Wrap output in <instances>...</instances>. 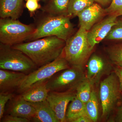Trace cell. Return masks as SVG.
<instances>
[{"instance_id": "cell-7", "label": "cell", "mask_w": 122, "mask_h": 122, "mask_svg": "<svg viewBox=\"0 0 122 122\" xmlns=\"http://www.w3.org/2000/svg\"><path fill=\"white\" fill-rule=\"evenodd\" d=\"M37 68L33 62L20 51L0 43V69L28 75Z\"/></svg>"}, {"instance_id": "cell-5", "label": "cell", "mask_w": 122, "mask_h": 122, "mask_svg": "<svg viewBox=\"0 0 122 122\" xmlns=\"http://www.w3.org/2000/svg\"><path fill=\"white\" fill-rule=\"evenodd\" d=\"M36 29L32 24L26 25L9 18L0 19V42L12 46L28 41Z\"/></svg>"}, {"instance_id": "cell-35", "label": "cell", "mask_w": 122, "mask_h": 122, "mask_svg": "<svg viewBox=\"0 0 122 122\" xmlns=\"http://www.w3.org/2000/svg\"><path fill=\"white\" fill-rule=\"evenodd\" d=\"M37 0L38 1L40 0Z\"/></svg>"}, {"instance_id": "cell-15", "label": "cell", "mask_w": 122, "mask_h": 122, "mask_svg": "<svg viewBox=\"0 0 122 122\" xmlns=\"http://www.w3.org/2000/svg\"><path fill=\"white\" fill-rule=\"evenodd\" d=\"M23 0H0L1 18L17 20L24 10Z\"/></svg>"}, {"instance_id": "cell-14", "label": "cell", "mask_w": 122, "mask_h": 122, "mask_svg": "<svg viewBox=\"0 0 122 122\" xmlns=\"http://www.w3.org/2000/svg\"><path fill=\"white\" fill-rule=\"evenodd\" d=\"M106 14L105 9H103L99 4L94 3L77 15L79 26L88 31Z\"/></svg>"}, {"instance_id": "cell-16", "label": "cell", "mask_w": 122, "mask_h": 122, "mask_svg": "<svg viewBox=\"0 0 122 122\" xmlns=\"http://www.w3.org/2000/svg\"><path fill=\"white\" fill-rule=\"evenodd\" d=\"M36 111V116L33 119L34 122H59L47 100L39 102H29Z\"/></svg>"}, {"instance_id": "cell-11", "label": "cell", "mask_w": 122, "mask_h": 122, "mask_svg": "<svg viewBox=\"0 0 122 122\" xmlns=\"http://www.w3.org/2000/svg\"><path fill=\"white\" fill-rule=\"evenodd\" d=\"M6 114L25 118L31 121L35 117L36 111L29 102L21 95L14 96L9 100L5 109Z\"/></svg>"}, {"instance_id": "cell-25", "label": "cell", "mask_w": 122, "mask_h": 122, "mask_svg": "<svg viewBox=\"0 0 122 122\" xmlns=\"http://www.w3.org/2000/svg\"><path fill=\"white\" fill-rule=\"evenodd\" d=\"M106 14L118 17L122 16V0H112L108 8L105 9Z\"/></svg>"}, {"instance_id": "cell-32", "label": "cell", "mask_w": 122, "mask_h": 122, "mask_svg": "<svg viewBox=\"0 0 122 122\" xmlns=\"http://www.w3.org/2000/svg\"><path fill=\"white\" fill-rule=\"evenodd\" d=\"M112 0H94V1L99 4L103 6H106L110 4Z\"/></svg>"}, {"instance_id": "cell-31", "label": "cell", "mask_w": 122, "mask_h": 122, "mask_svg": "<svg viewBox=\"0 0 122 122\" xmlns=\"http://www.w3.org/2000/svg\"><path fill=\"white\" fill-rule=\"evenodd\" d=\"M113 71L117 77L120 83V88L122 91V68L117 66H113Z\"/></svg>"}, {"instance_id": "cell-29", "label": "cell", "mask_w": 122, "mask_h": 122, "mask_svg": "<svg viewBox=\"0 0 122 122\" xmlns=\"http://www.w3.org/2000/svg\"><path fill=\"white\" fill-rule=\"evenodd\" d=\"M115 115L112 119V122H122V102H120L116 107L115 111Z\"/></svg>"}, {"instance_id": "cell-8", "label": "cell", "mask_w": 122, "mask_h": 122, "mask_svg": "<svg viewBox=\"0 0 122 122\" xmlns=\"http://www.w3.org/2000/svg\"><path fill=\"white\" fill-rule=\"evenodd\" d=\"M70 66L62 53L55 61L37 68L27 75L17 91L21 93L37 83L48 81L57 72L68 69Z\"/></svg>"}, {"instance_id": "cell-9", "label": "cell", "mask_w": 122, "mask_h": 122, "mask_svg": "<svg viewBox=\"0 0 122 122\" xmlns=\"http://www.w3.org/2000/svg\"><path fill=\"white\" fill-rule=\"evenodd\" d=\"M113 72V65L110 61L97 54L91 56L86 63V78L93 86L98 84L103 77Z\"/></svg>"}, {"instance_id": "cell-36", "label": "cell", "mask_w": 122, "mask_h": 122, "mask_svg": "<svg viewBox=\"0 0 122 122\" xmlns=\"http://www.w3.org/2000/svg\"></svg>"}, {"instance_id": "cell-6", "label": "cell", "mask_w": 122, "mask_h": 122, "mask_svg": "<svg viewBox=\"0 0 122 122\" xmlns=\"http://www.w3.org/2000/svg\"><path fill=\"white\" fill-rule=\"evenodd\" d=\"M86 79L84 69L72 66L57 72L46 82L49 92L76 91L79 85Z\"/></svg>"}, {"instance_id": "cell-34", "label": "cell", "mask_w": 122, "mask_h": 122, "mask_svg": "<svg viewBox=\"0 0 122 122\" xmlns=\"http://www.w3.org/2000/svg\"><path fill=\"white\" fill-rule=\"evenodd\" d=\"M44 0V1H48L49 0Z\"/></svg>"}, {"instance_id": "cell-18", "label": "cell", "mask_w": 122, "mask_h": 122, "mask_svg": "<svg viewBox=\"0 0 122 122\" xmlns=\"http://www.w3.org/2000/svg\"><path fill=\"white\" fill-rule=\"evenodd\" d=\"M42 9L45 13L49 15L68 16L69 0H49Z\"/></svg>"}, {"instance_id": "cell-20", "label": "cell", "mask_w": 122, "mask_h": 122, "mask_svg": "<svg viewBox=\"0 0 122 122\" xmlns=\"http://www.w3.org/2000/svg\"><path fill=\"white\" fill-rule=\"evenodd\" d=\"M96 92L93 88L89 100L85 103L87 115L93 122H97L99 118V102Z\"/></svg>"}, {"instance_id": "cell-2", "label": "cell", "mask_w": 122, "mask_h": 122, "mask_svg": "<svg viewBox=\"0 0 122 122\" xmlns=\"http://www.w3.org/2000/svg\"><path fill=\"white\" fill-rule=\"evenodd\" d=\"M46 14L38 22L35 32L28 41L51 36L66 41L72 36L74 30L70 18L66 15Z\"/></svg>"}, {"instance_id": "cell-30", "label": "cell", "mask_w": 122, "mask_h": 122, "mask_svg": "<svg viewBox=\"0 0 122 122\" xmlns=\"http://www.w3.org/2000/svg\"><path fill=\"white\" fill-rule=\"evenodd\" d=\"M70 122H93L86 113L83 114L76 117Z\"/></svg>"}, {"instance_id": "cell-13", "label": "cell", "mask_w": 122, "mask_h": 122, "mask_svg": "<svg viewBox=\"0 0 122 122\" xmlns=\"http://www.w3.org/2000/svg\"><path fill=\"white\" fill-rule=\"evenodd\" d=\"M27 75L22 72L0 70V93H13L22 85Z\"/></svg>"}, {"instance_id": "cell-28", "label": "cell", "mask_w": 122, "mask_h": 122, "mask_svg": "<svg viewBox=\"0 0 122 122\" xmlns=\"http://www.w3.org/2000/svg\"><path fill=\"white\" fill-rule=\"evenodd\" d=\"M37 0H27L26 3V8L30 12H34L41 8Z\"/></svg>"}, {"instance_id": "cell-4", "label": "cell", "mask_w": 122, "mask_h": 122, "mask_svg": "<svg viewBox=\"0 0 122 122\" xmlns=\"http://www.w3.org/2000/svg\"><path fill=\"white\" fill-rule=\"evenodd\" d=\"M122 90L117 76L113 72L100 82L99 97L102 106V118L107 120L121 100Z\"/></svg>"}, {"instance_id": "cell-3", "label": "cell", "mask_w": 122, "mask_h": 122, "mask_svg": "<svg viewBox=\"0 0 122 122\" xmlns=\"http://www.w3.org/2000/svg\"><path fill=\"white\" fill-rule=\"evenodd\" d=\"M88 31L80 27L76 33L66 41L63 55L71 66L84 69L94 48L87 38Z\"/></svg>"}, {"instance_id": "cell-22", "label": "cell", "mask_w": 122, "mask_h": 122, "mask_svg": "<svg viewBox=\"0 0 122 122\" xmlns=\"http://www.w3.org/2000/svg\"><path fill=\"white\" fill-rule=\"evenodd\" d=\"M106 52L112 64L122 68V43L110 46L107 49Z\"/></svg>"}, {"instance_id": "cell-27", "label": "cell", "mask_w": 122, "mask_h": 122, "mask_svg": "<svg viewBox=\"0 0 122 122\" xmlns=\"http://www.w3.org/2000/svg\"><path fill=\"white\" fill-rule=\"evenodd\" d=\"M30 121L28 119L21 117L15 116L6 114L4 115L0 120L2 122H29Z\"/></svg>"}, {"instance_id": "cell-19", "label": "cell", "mask_w": 122, "mask_h": 122, "mask_svg": "<svg viewBox=\"0 0 122 122\" xmlns=\"http://www.w3.org/2000/svg\"><path fill=\"white\" fill-rule=\"evenodd\" d=\"M86 113L85 103L76 96L69 103L67 107L66 113V122H70L76 117Z\"/></svg>"}, {"instance_id": "cell-21", "label": "cell", "mask_w": 122, "mask_h": 122, "mask_svg": "<svg viewBox=\"0 0 122 122\" xmlns=\"http://www.w3.org/2000/svg\"><path fill=\"white\" fill-rule=\"evenodd\" d=\"M94 0H69L68 16L75 17L82 11L93 5Z\"/></svg>"}, {"instance_id": "cell-26", "label": "cell", "mask_w": 122, "mask_h": 122, "mask_svg": "<svg viewBox=\"0 0 122 122\" xmlns=\"http://www.w3.org/2000/svg\"><path fill=\"white\" fill-rule=\"evenodd\" d=\"M14 96L13 93H0V120L4 115L5 109L8 102Z\"/></svg>"}, {"instance_id": "cell-24", "label": "cell", "mask_w": 122, "mask_h": 122, "mask_svg": "<svg viewBox=\"0 0 122 122\" xmlns=\"http://www.w3.org/2000/svg\"><path fill=\"white\" fill-rule=\"evenodd\" d=\"M105 39L107 41H122V19L117 20Z\"/></svg>"}, {"instance_id": "cell-10", "label": "cell", "mask_w": 122, "mask_h": 122, "mask_svg": "<svg viewBox=\"0 0 122 122\" xmlns=\"http://www.w3.org/2000/svg\"><path fill=\"white\" fill-rule=\"evenodd\" d=\"M76 91H50L46 100L59 122H66V113L69 103L76 97Z\"/></svg>"}, {"instance_id": "cell-1", "label": "cell", "mask_w": 122, "mask_h": 122, "mask_svg": "<svg viewBox=\"0 0 122 122\" xmlns=\"http://www.w3.org/2000/svg\"><path fill=\"white\" fill-rule=\"evenodd\" d=\"M66 41L55 36L12 46L29 58L38 68L50 63L62 55Z\"/></svg>"}, {"instance_id": "cell-17", "label": "cell", "mask_w": 122, "mask_h": 122, "mask_svg": "<svg viewBox=\"0 0 122 122\" xmlns=\"http://www.w3.org/2000/svg\"><path fill=\"white\" fill-rule=\"evenodd\" d=\"M47 81L37 83L21 93L24 99L29 102H39L46 100L48 91L46 86Z\"/></svg>"}, {"instance_id": "cell-33", "label": "cell", "mask_w": 122, "mask_h": 122, "mask_svg": "<svg viewBox=\"0 0 122 122\" xmlns=\"http://www.w3.org/2000/svg\"><path fill=\"white\" fill-rule=\"evenodd\" d=\"M121 101L122 102V93H121Z\"/></svg>"}, {"instance_id": "cell-23", "label": "cell", "mask_w": 122, "mask_h": 122, "mask_svg": "<svg viewBox=\"0 0 122 122\" xmlns=\"http://www.w3.org/2000/svg\"><path fill=\"white\" fill-rule=\"evenodd\" d=\"M93 88V86L86 78L76 89V97L85 104L90 98Z\"/></svg>"}, {"instance_id": "cell-12", "label": "cell", "mask_w": 122, "mask_h": 122, "mask_svg": "<svg viewBox=\"0 0 122 122\" xmlns=\"http://www.w3.org/2000/svg\"><path fill=\"white\" fill-rule=\"evenodd\" d=\"M118 17L110 15L103 20L95 24L87 33V38L90 44L94 48L105 39L117 20Z\"/></svg>"}]
</instances>
